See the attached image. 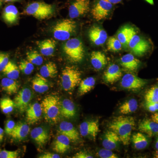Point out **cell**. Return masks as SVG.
I'll list each match as a JSON object with an SVG mask.
<instances>
[{
	"mask_svg": "<svg viewBox=\"0 0 158 158\" xmlns=\"http://www.w3.org/2000/svg\"><path fill=\"white\" fill-rule=\"evenodd\" d=\"M135 125L134 117L119 116L113 118L108 125L109 130L114 132L124 145H128L131 139L132 131Z\"/></svg>",
	"mask_w": 158,
	"mask_h": 158,
	"instance_id": "6da1fadb",
	"label": "cell"
},
{
	"mask_svg": "<svg viewBox=\"0 0 158 158\" xmlns=\"http://www.w3.org/2000/svg\"><path fill=\"white\" fill-rule=\"evenodd\" d=\"M60 98L56 95H50L46 97L41 102V106L46 121L55 124L60 119Z\"/></svg>",
	"mask_w": 158,
	"mask_h": 158,
	"instance_id": "7a4b0ae2",
	"label": "cell"
},
{
	"mask_svg": "<svg viewBox=\"0 0 158 158\" xmlns=\"http://www.w3.org/2000/svg\"><path fill=\"white\" fill-rule=\"evenodd\" d=\"M63 52L68 60L72 63L81 62L85 56L83 43L78 38L69 39L63 47Z\"/></svg>",
	"mask_w": 158,
	"mask_h": 158,
	"instance_id": "3957f363",
	"label": "cell"
},
{
	"mask_svg": "<svg viewBox=\"0 0 158 158\" xmlns=\"http://www.w3.org/2000/svg\"><path fill=\"white\" fill-rule=\"evenodd\" d=\"M81 72L73 66H67L62 70L61 74V84L65 91L74 90L81 81Z\"/></svg>",
	"mask_w": 158,
	"mask_h": 158,
	"instance_id": "277c9868",
	"label": "cell"
},
{
	"mask_svg": "<svg viewBox=\"0 0 158 158\" xmlns=\"http://www.w3.org/2000/svg\"><path fill=\"white\" fill-rule=\"evenodd\" d=\"M54 12L52 5L44 2H34L28 5L24 13L32 15L38 19H45L50 17Z\"/></svg>",
	"mask_w": 158,
	"mask_h": 158,
	"instance_id": "5b68a950",
	"label": "cell"
},
{
	"mask_svg": "<svg viewBox=\"0 0 158 158\" xmlns=\"http://www.w3.org/2000/svg\"><path fill=\"white\" fill-rule=\"evenodd\" d=\"M77 24L70 19H64L57 23L53 28L54 38L58 40H68L75 32Z\"/></svg>",
	"mask_w": 158,
	"mask_h": 158,
	"instance_id": "8992f818",
	"label": "cell"
},
{
	"mask_svg": "<svg viewBox=\"0 0 158 158\" xmlns=\"http://www.w3.org/2000/svg\"><path fill=\"white\" fill-rule=\"evenodd\" d=\"M128 47L135 56L142 57L150 52L152 45L149 40L136 34L130 40Z\"/></svg>",
	"mask_w": 158,
	"mask_h": 158,
	"instance_id": "52a82bcc",
	"label": "cell"
},
{
	"mask_svg": "<svg viewBox=\"0 0 158 158\" xmlns=\"http://www.w3.org/2000/svg\"><path fill=\"white\" fill-rule=\"evenodd\" d=\"M148 83L147 80L141 78L134 74L127 73L122 78L120 85L126 90L138 91L144 88Z\"/></svg>",
	"mask_w": 158,
	"mask_h": 158,
	"instance_id": "ba28073f",
	"label": "cell"
},
{
	"mask_svg": "<svg viewBox=\"0 0 158 158\" xmlns=\"http://www.w3.org/2000/svg\"><path fill=\"white\" fill-rule=\"evenodd\" d=\"M113 9V4L106 0H98L94 5L91 13L94 19L100 21L106 18Z\"/></svg>",
	"mask_w": 158,
	"mask_h": 158,
	"instance_id": "9c48e42d",
	"label": "cell"
},
{
	"mask_svg": "<svg viewBox=\"0 0 158 158\" xmlns=\"http://www.w3.org/2000/svg\"><path fill=\"white\" fill-rule=\"evenodd\" d=\"M79 131L83 137L95 141L100 131L98 120H89L82 123L79 126Z\"/></svg>",
	"mask_w": 158,
	"mask_h": 158,
	"instance_id": "30bf717a",
	"label": "cell"
},
{
	"mask_svg": "<svg viewBox=\"0 0 158 158\" xmlns=\"http://www.w3.org/2000/svg\"><path fill=\"white\" fill-rule=\"evenodd\" d=\"M32 98V93L28 88L20 90L14 99L15 107L20 113L25 112Z\"/></svg>",
	"mask_w": 158,
	"mask_h": 158,
	"instance_id": "8fae6325",
	"label": "cell"
},
{
	"mask_svg": "<svg viewBox=\"0 0 158 158\" xmlns=\"http://www.w3.org/2000/svg\"><path fill=\"white\" fill-rule=\"evenodd\" d=\"M89 9V0H75L69 8V15L70 18H77L86 14Z\"/></svg>",
	"mask_w": 158,
	"mask_h": 158,
	"instance_id": "7c38bea8",
	"label": "cell"
},
{
	"mask_svg": "<svg viewBox=\"0 0 158 158\" xmlns=\"http://www.w3.org/2000/svg\"><path fill=\"white\" fill-rule=\"evenodd\" d=\"M89 39L94 44L101 46L104 44L108 38L106 32L98 26L91 27L88 32Z\"/></svg>",
	"mask_w": 158,
	"mask_h": 158,
	"instance_id": "4fadbf2b",
	"label": "cell"
},
{
	"mask_svg": "<svg viewBox=\"0 0 158 158\" xmlns=\"http://www.w3.org/2000/svg\"><path fill=\"white\" fill-rule=\"evenodd\" d=\"M26 120L28 124L33 125L39 121L43 114L41 104L35 102L29 105L26 110Z\"/></svg>",
	"mask_w": 158,
	"mask_h": 158,
	"instance_id": "5bb4252c",
	"label": "cell"
},
{
	"mask_svg": "<svg viewBox=\"0 0 158 158\" xmlns=\"http://www.w3.org/2000/svg\"><path fill=\"white\" fill-rule=\"evenodd\" d=\"M58 132L59 134L68 137L71 141L76 142L80 139V135L73 125L70 122L63 121L59 125Z\"/></svg>",
	"mask_w": 158,
	"mask_h": 158,
	"instance_id": "9a60e30c",
	"label": "cell"
},
{
	"mask_svg": "<svg viewBox=\"0 0 158 158\" xmlns=\"http://www.w3.org/2000/svg\"><path fill=\"white\" fill-rule=\"evenodd\" d=\"M120 64L126 71L134 72L140 67L141 62L133 54L128 53L121 57L120 59Z\"/></svg>",
	"mask_w": 158,
	"mask_h": 158,
	"instance_id": "2e32d148",
	"label": "cell"
},
{
	"mask_svg": "<svg viewBox=\"0 0 158 158\" xmlns=\"http://www.w3.org/2000/svg\"><path fill=\"white\" fill-rule=\"evenodd\" d=\"M138 130L148 137L158 135V123L150 118H144L138 125Z\"/></svg>",
	"mask_w": 158,
	"mask_h": 158,
	"instance_id": "e0dca14e",
	"label": "cell"
},
{
	"mask_svg": "<svg viewBox=\"0 0 158 158\" xmlns=\"http://www.w3.org/2000/svg\"><path fill=\"white\" fill-rule=\"evenodd\" d=\"M122 76L121 69L118 65L112 64L108 66L104 73V80L106 83L113 84L117 81Z\"/></svg>",
	"mask_w": 158,
	"mask_h": 158,
	"instance_id": "ac0fdd59",
	"label": "cell"
},
{
	"mask_svg": "<svg viewBox=\"0 0 158 158\" xmlns=\"http://www.w3.org/2000/svg\"><path fill=\"white\" fill-rule=\"evenodd\" d=\"M31 138L40 147H42L49 138L48 131L41 127L34 128L31 132Z\"/></svg>",
	"mask_w": 158,
	"mask_h": 158,
	"instance_id": "d6986e66",
	"label": "cell"
},
{
	"mask_svg": "<svg viewBox=\"0 0 158 158\" xmlns=\"http://www.w3.org/2000/svg\"><path fill=\"white\" fill-rule=\"evenodd\" d=\"M76 113L75 105L71 100L65 98L61 102L60 114L62 117L66 119H71L75 117Z\"/></svg>",
	"mask_w": 158,
	"mask_h": 158,
	"instance_id": "ffe728a7",
	"label": "cell"
},
{
	"mask_svg": "<svg viewBox=\"0 0 158 158\" xmlns=\"http://www.w3.org/2000/svg\"><path fill=\"white\" fill-rule=\"evenodd\" d=\"M120 141L118 136L112 131H107L105 133L102 141V145L106 149L113 150L117 148Z\"/></svg>",
	"mask_w": 158,
	"mask_h": 158,
	"instance_id": "44dd1931",
	"label": "cell"
},
{
	"mask_svg": "<svg viewBox=\"0 0 158 158\" xmlns=\"http://www.w3.org/2000/svg\"><path fill=\"white\" fill-rule=\"evenodd\" d=\"M70 141L68 137L60 134L54 141L53 150L59 153H64L70 148Z\"/></svg>",
	"mask_w": 158,
	"mask_h": 158,
	"instance_id": "7402d4cb",
	"label": "cell"
},
{
	"mask_svg": "<svg viewBox=\"0 0 158 158\" xmlns=\"http://www.w3.org/2000/svg\"><path fill=\"white\" fill-rule=\"evenodd\" d=\"M136 34L135 29L129 26H125L123 27L118 31L117 38L120 41L123 46L128 47L129 42L133 35Z\"/></svg>",
	"mask_w": 158,
	"mask_h": 158,
	"instance_id": "603a6c76",
	"label": "cell"
},
{
	"mask_svg": "<svg viewBox=\"0 0 158 158\" xmlns=\"http://www.w3.org/2000/svg\"><path fill=\"white\" fill-rule=\"evenodd\" d=\"M30 131L28 124L24 123H19L15 125L10 136L16 141H21L28 135Z\"/></svg>",
	"mask_w": 158,
	"mask_h": 158,
	"instance_id": "cb8c5ba5",
	"label": "cell"
},
{
	"mask_svg": "<svg viewBox=\"0 0 158 158\" xmlns=\"http://www.w3.org/2000/svg\"><path fill=\"white\" fill-rule=\"evenodd\" d=\"M90 62L94 69L99 70L103 69L107 64V60L103 53L94 51L90 55Z\"/></svg>",
	"mask_w": 158,
	"mask_h": 158,
	"instance_id": "d4e9b609",
	"label": "cell"
},
{
	"mask_svg": "<svg viewBox=\"0 0 158 158\" xmlns=\"http://www.w3.org/2000/svg\"><path fill=\"white\" fill-rule=\"evenodd\" d=\"M2 17L5 22L12 24L17 21L19 18V11L15 6L9 5L3 11Z\"/></svg>",
	"mask_w": 158,
	"mask_h": 158,
	"instance_id": "484cf974",
	"label": "cell"
},
{
	"mask_svg": "<svg viewBox=\"0 0 158 158\" xmlns=\"http://www.w3.org/2000/svg\"><path fill=\"white\" fill-rule=\"evenodd\" d=\"M32 88L36 92L43 93L49 89L48 82L46 78L37 74L32 81Z\"/></svg>",
	"mask_w": 158,
	"mask_h": 158,
	"instance_id": "4316f807",
	"label": "cell"
},
{
	"mask_svg": "<svg viewBox=\"0 0 158 158\" xmlns=\"http://www.w3.org/2000/svg\"><path fill=\"white\" fill-rule=\"evenodd\" d=\"M131 139L134 147L137 150L145 149L149 144L148 136L141 132L133 134Z\"/></svg>",
	"mask_w": 158,
	"mask_h": 158,
	"instance_id": "83f0119b",
	"label": "cell"
},
{
	"mask_svg": "<svg viewBox=\"0 0 158 158\" xmlns=\"http://www.w3.org/2000/svg\"><path fill=\"white\" fill-rule=\"evenodd\" d=\"M56 45V42L53 39L45 40L39 42V48L40 53L43 56H49L53 54Z\"/></svg>",
	"mask_w": 158,
	"mask_h": 158,
	"instance_id": "f1b7e54d",
	"label": "cell"
},
{
	"mask_svg": "<svg viewBox=\"0 0 158 158\" xmlns=\"http://www.w3.org/2000/svg\"><path fill=\"white\" fill-rule=\"evenodd\" d=\"M1 87L7 94L12 95L17 93L19 89V85L15 80L4 78L1 81Z\"/></svg>",
	"mask_w": 158,
	"mask_h": 158,
	"instance_id": "f546056e",
	"label": "cell"
},
{
	"mask_svg": "<svg viewBox=\"0 0 158 158\" xmlns=\"http://www.w3.org/2000/svg\"><path fill=\"white\" fill-rule=\"evenodd\" d=\"M138 102L135 98L130 99L123 102L118 108L119 113L127 115L135 112L138 109Z\"/></svg>",
	"mask_w": 158,
	"mask_h": 158,
	"instance_id": "4dcf8cb0",
	"label": "cell"
},
{
	"mask_svg": "<svg viewBox=\"0 0 158 158\" xmlns=\"http://www.w3.org/2000/svg\"><path fill=\"white\" fill-rule=\"evenodd\" d=\"M58 71L57 65L54 62H48L43 65L40 70V73L45 78H54L56 77Z\"/></svg>",
	"mask_w": 158,
	"mask_h": 158,
	"instance_id": "1f68e13d",
	"label": "cell"
},
{
	"mask_svg": "<svg viewBox=\"0 0 158 158\" xmlns=\"http://www.w3.org/2000/svg\"><path fill=\"white\" fill-rule=\"evenodd\" d=\"M95 83V79L93 77H89L82 81L79 85V95L83 96L92 90L94 88Z\"/></svg>",
	"mask_w": 158,
	"mask_h": 158,
	"instance_id": "d6a6232c",
	"label": "cell"
},
{
	"mask_svg": "<svg viewBox=\"0 0 158 158\" xmlns=\"http://www.w3.org/2000/svg\"><path fill=\"white\" fill-rule=\"evenodd\" d=\"M2 72L7 77L13 80H16L19 76V68L15 63L11 61H9L3 69Z\"/></svg>",
	"mask_w": 158,
	"mask_h": 158,
	"instance_id": "836d02e7",
	"label": "cell"
},
{
	"mask_svg": "<svg viewBox=\"0 0 158 158\" xmlns=\"http://www.w3.org/2000/svg\"><path fill=\"white\" fill-rule=\"evenodd\" d=\"M15 107L14 102L9 98H4L0 100V108L4 114L11 113Z\"/></svg>",
	"mask_w": 158,
	"mask_h": 158,
	"instance_id": "e575fe53",
	"label": "cell"
},
{
	"mask_svg": "<svg viewBox=\"0 0 158 158\" xmlns=\"http://www.w3.org/2000/svg\"><path fill=\"white\" fill-rule=\"evenodd\" d=\"M144 98L145 102L158 103V86L155 85L146 90Z\"/></svg>",
	"mask_w": 158,
	"mask_h": 158,
	"instance_id": "d590c367",
	"label": "cell"
},
{
	"mask_svg": "<svg viewBox=\"0 0 158 158\" xmlns=\"http://www.w3.org/2000/svg\"><path fill=\"white\" fill-rule=\"evenodd\" d=\"M28 61L36 65H40L43 63L44 59L42 56L37 51H31L27 53Z\"/></svg>",
	"mask_w": 158,
	"mask_h": 158,
	"instance_id": "8d00e7d4",
	"label": "cell"
},
{
	"mask_svg": "<svg viewBox=\"0 0 158 158\" xmlns=\"http://www.w3.org/2000/svg\"><path fill=\"white\" fill-rule=\"evenodd\" d=\"M108 50L113 52H117L121 50L122 44L117 37H110L108 39L107 43Z\"/></svg>",
	"mask_w": 158,
	"mask_h": 158,
	"instance_id": "74e56055",
	"label": "cell"
},
{
	"mask_svg": "<svg viewBox=\"0 0 158 158\" xmlns=\"http://www.w3.org/2000/svg\"><path fill=\"white\" fill-rule=\"evenodd\" d=\"M19 68V70L26 75H29L32 73L34 69V64L28 60H25L21 61Z\"/></svg>",
	"mask_w": 158,
	"mask_h": 158,
	"instance_id": "f35d334b",
	"label": "cell"
},
{
	"mask_svg": "<svg viewBox=\"0 0 158 158\" xmlns=\"http://www.w3.org/2000/svg\"><path fill=\"white\" fill-rule=\"evenodd\" d=\"M98 156L101 158H117L118 156L113 153L112 150L103 148L98 151L97 152Z\"/></svg>",
	"mask_w": 158,
	"mask_h": 158,
	"instance_id": "ab89813d",
	"label": "cell"
},
{
	"mask_svg": "<svg viewBox=\"0 0 158 158\" xmlns=\"http://www.w3.org/2000/svg\"><path fill=\"white\" fill-rule=\"evenodd\" d=\"M19 155L18 151H7L0 149V158H17Z\"/></svg>",
	"mask_w": 158,
	"mask_h": 158,
	"instance_id": "60d3db41",
	"label": "cell"
},
{
	"mask_svg": "<svg viewBox=\"0 0 158 158\" xmlns=\"http://www.w3.org/2000/svg\"><path fill=\"white\" fill-rule=\"evenodd\" d=\"M9 55L0 52V72L2 71L9 62Z\"/></svg>",
	"mask_w": 158,
	"mask_h": 158,
	"instance_id": "b9f144b4",
	"label": "cell"
},
{
	"mask_svg": "<svg viewBox=\"0 0 158 158\" xmlns=\"http://www.w3.org/2000/svg\"><path fill=\"white\" fill-rule=\"evenodd\" d=\"M15 125L16 124H15V123L13 120H8L6 122V126H5V132L6 133V134L10 135V134L14 129Z\"/></svg>",
	"mask_w": 158,
	"mask_h": 158,
	"instance_id": "7bdbcfd3",
	"label": "cell"
},
{
	"mask_svg": "<svg viewBox=\"0 0 158 158\" xmlns=\"http://www.w3.org/2000/svg\"><path fill=\"white\" fill-rule=\"evenodd\" d=\"M73 158H93V157L88 153L85 152L81 151L77 152L74 156L73 157Z\"/></svg>",
	"mask_w": 158,
	"mask_h": 158,
	"instance_id": "ee69618b",
	"label": "cell"
},
{
	"mask_svg": "<svg viewBox=\"0 0 158 158\" xmlns=\"http://www.w3.org/2000/svg\"><path fill=\"white\" fill-rule=\"evenodd\" d=\"M39 158H60V156L57 154L49 152H45L39 156Z\"/></svg>",
	"mask_w": 158,
	"mask_h": 158,
	"instance_id": "f6af8a7d",
	"label": "cell"
},
{
	"mask_svg": "<svg viewBox=\"0 0 158 158\" xmlns=\"http://www.w3.org/2000/svg\"><path fill=\"white\" fill-rule=\"evenodd\" d=\"M145 107L148 111L151 113H155L157 112L155 107L152 102H145Z\"/></svg>",
	"mask_w": 158,
	"mask_h": 158,
	"instance_id": "bcb514c9",
	"label": "cell"
},
{
	"mask_svg": "<svg viewBox=\"0 0 158 158\" xmlns=\"http://www.w3.org/2000/svg\"><path fill=\"white\" fill-rule=\"evenodd\" d=\"M151 119L153 121L158 123V112L154 113L153 115H152Z\"/></svg>",
	"mask_w": 158,
	"mask_h": 158,
	"instance_id": "7dc6e473",
	"label": "cell"
},
{
	"mask_svg": "<svg viewBox=\"0 0 158 158\" xmlns=\"http://www.w3.org/2000/svg\"><path fill=\"white\" fill-rule=\"evenodd\" d=\"M106 1L111 3V4H113V5H115V4H117L121 2L122 0H106Z\"/></svg>",
	"mask_w": 158,
	"mask_h": 158,
	"instance_id": "c3c4849f",
	"label": "cell"
},
{
	"mask_svg": "<svg viewBox=\"0 0 158 158\" xmlns=\"http://www.w3.org/2000/svg\"><path fill=\"white\" fill-rule=\"evenodd\" d=\"M4 131L1 127H0V143L2 141L3 138H4Z\"/></svg>",
	"mask_w": 158,
	"mask_h": 158,
	"instance_id": "681fc988",
	"label": "cell"
},
{
	"mask_svg": "<svg viewBox=\"0 0 158 158\" xmlns=\"http://www.w3.org/2000/svg\"><path fill=\"white\" fill-rule=\"evenodd\" d=\"M144 1L149 4L150 5H154V4L153 0H144Z\"/></svg>",
	"mask_w": 158,
	"mask_h": 158,
	"instance_id": "f907efd6",
	"label": "cell"
},
{
	"mask_svg": "<svg viewBox=\"0 0 158 158\" xmlns=\"http://www.w3.org/2000/svg\"><path fill=\"white\" fill-rule=\"evenodd\" d=\"M154 157L158 158V149H156V151L154 153Z\"/></svg>",
	"mask_w": 158,
	"mask_h": 158,
	"instance_id": "816d5d0a",
	"label": "cell"
},
{
	"mask_svg": "<svg viewBox=\"0 0 158 158\" xmlns=\"http://www.w3.org/2000/svg\"><path fill=\"white\" fill-rule=\"evenodd\" d=\"M157 135V138L156 140L155 144V148L156 149H158V135Z\"/></svg>",
	"mask_w": 158,
	"mask_h": 158,
	"instance_id": "f5cc1de1",
	"label": "cell"
},
{
	"mask_svg": "<svg viewBox=\"0 0 158 158\" xmlns=\"http://www.w3.org/2000/svg\"><path fill=\"white\" fill-rule=\"evenodd\" d=\"M6 2H13L15 1H19V0H4Z\"/></svg>",
	"mask_w": 158,
	"mask_h": 158,
	"instance_id": "db71d44e",
	"label": "cell"
},
{
	"mask_svg": "<svg viewBox=\"0 0 158 158\" xmlns=\"http://www.w3.org/2000/svg\"><path fill=\"white\" fill-rule=\"evenodd\" d=\"M2 5V0H0V7H1V6Z\"/></svg>",
	"mask_w": 158,
	"mask_h": 158,
	"instance_id": "11a10c76",
	"label": "cell"
}]
</instances>
